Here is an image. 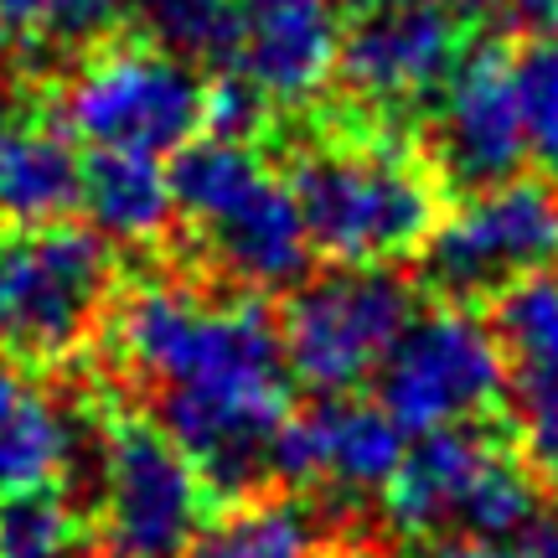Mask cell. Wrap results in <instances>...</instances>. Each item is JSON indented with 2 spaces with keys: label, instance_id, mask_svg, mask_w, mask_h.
Masks as SVG:
<instances>
[{
  "label": "cell",
  "instance_id": "cell-21",
  "mask_svg": "<svg viewBox=\"0 0 558 558\" xmlns=\"http://www.w3.org/2000/svg\"><path fill=\"white\" fill-rule=\"evenodd\" d=\"M507 78H512V99H518L527 150L558 160V37L522 41L518 52L507 58Z\"/></svg>",
  "mask_w": 558,
  "mask_h": 558
},
{
  "label": "cell",
  "instance_id": "cell-3",
  "mask_svg": "<svg viewBox=\"0 0 558 558\" xmlns=\"http://www.w3.org/2000/svg\"><path fill=\"white\" fill-rule=\"evenodd\" d=\"M114 352L156 393L290 373L259 295L213 300L181 279H140L114 305Z\"/></svg>",
  "mask_w": 558,
  "mask_h": 558
},
{
  "label": "cell",
  "instance_id": "cell-26",
  "mask_svg": "<svg viewBox=\"0 0 558 558\" xmlns=\"http://www.w3.org/2000/svg\"><path fill=\"white\" fill-rule=\"evenodd\" d=\"M522 16L543 26V37H558V0H522Z\"/></svg>",
  "mask_w": 558,
  "mask_h": 558
},
{
  "label": "cell",
  "instance_id": "cell-12",
  "mask_svg": "<svg viewBox=\"0 0 558 558\" xmlns=\"http://www.w3.org/2000/svg\"><path fill=\"white\" fill-rule=\"evenodd\" d=\"M403 456H409V435L378 403L320 399L311 414L284 424L275 476L316 486L326 497H373V492L383 497Z\"/></svg>",
  "mask_w": 558,
  "mask_h": 558
},
{
  "label": "cell",
  "instance_id": "cell-27",
  "mask_svg": "<svg viewBox=\"0 0 558 558\" xmlns=\"http://www.w3.org/2000/svg\"><path fill=\"white\" fill-rule=\"evenodd\" d=\"M522 558H558V527H533V543Z\"/></svg>",
  "mask_w": 558,
  "mask_h": 558
},
{
  "label": "cell",
  "instance_id": "cell-20",
  "mask_svg": "<svg viewBox=\"0 0 558 558\" xmlns=\"http://www.w3.org/2000/svg\"><path fill=\"white\" fill-rule=\"evenodd\" d=\"M83 518L62 492H21L0 501V558H73Z\"/></svg>",
  "mask_w": 558,
  "mask_h": 558
},
{
  "label": "cell",
  "instance_id": "cell-25",
  "mask_svg": "<svg viewBox=\"0 0 558 558\" xmlns=\"http://www.w3.org/2000/svg\"><path fill=\"white\" fill-rule=\"evenodd\" d=\"M429 558H522L507 543H481V538H445Z\"/></svg>",
  "mask_w": 558,
  "mask_h": 558
},
{
  "label": "cell",
  "instance_id": "cell-18",
  "mask_svg": "<svg viewBox=\"0 0 558 558\" xmlns=\"http://www.w3.org/2000/svg\"><path fill=\"white\" fill-rule=\"evenodd\" d=\"M83 213L104 243L145 248L177 218L171 171L156 156H94L83 166Z\"/></svg>",
  "mask_w": 558,
  "mask_h": 558
},
{
  "label": "cell",
  "instance_id": "cell-5",
  "mask_svg": "<svg viewBox=\"0 0 558 558\" xmlns=\"http://www.w3.org/2000/svg\"><path fill=\"white\" fill-rule=\"evenodd\" d=\"M207 88L186 58L156 41H120L99 47L78 62V73L62 88V130L94 145V156H166L192 145Z\"/></svg>",
  "mask_w": 558,
  "mask_h": 558
},
{
  "label": "cell",
  "instance_id": "cell-19",
  "mask_svg": "<svg viewBox=\"0 0 558 558\" xmlns=\"http://www.w3.org/2000/svg\"><path fill=\"white\" fill-rule=\"evenodd\" d=\"M181 558H326V527L300 501H248L207 522Z\"/></svg>",
  "mask_w": 558,
  "mask_h": 558
},
{
  "label": "cell",
  "instance_id": "cell-22",
  "mask_svg": "<svg viewBox=\"0 0 558 558\" xmlns=\"http://www.w3.org/2000/svg\"><path fill=\"white\" fill-rule=\"evenodd\" d=\"M233 5L239 0H140L156 47L177 58H222L233 37Z\"/></svg>",
  "mask_w": 558,
  "mask_h": 558
},
{
  "label": "cell",
  "instance_id": "cell-9",
  "mask_svg": "<svg viewBox=\"0 0 558 558\" xmlns=\"http://www.w3.org/2000/svg\"><path fill=\"white\" fill-rule=\"evenodd\" d=\"M207 481L160 424L120 418L99 439L104 558H181L207 527Z\"/></svg>",
  "mask_w": 558,
  "mask_h": 558
},
{
  "label": "cell",
  "instance_id": "cell-17",
  "mask_svg": "<svg viewBox=\"0 0 558 558\" xmlns=\"http://www.w3.org/2000/svg\"><path fill=\"white\" fill-rule=\"evenodd\" d=\"M83 202L78 140L52 120H0V222L52 228Z\"/></svg>",
  "mask_w": 558,
  "mask_h": 558
},
{
  "label": "cell",
  "instance_id": "cell-8",
  "mask_svg": "<svg viewBox=\"0 0 558 558\" xmlns=\"http://www.w3.org/2000/svg\"><path fill=\"white\" fill-rule=\"evenodd\" d=\"M507 393V352L481 316L439 305L409 320L399 347L378 367V409L403 435L471 429Z\"/></svg>",
  "mask_w": 558,
  "mask_h": 558
},
{
  "label": "cell",
  "instance_id": "cell-2",
  "mask_svg": "<svg viewBox=\"0 0 558 558\" xmlns=\"http://www.w3.org/2000/svg\"><path fill=\"white\" fill-rule=\"evenodd\" d=\"M177 213L202 233L207 254L248 295L290 290L305 279L311 239L300 222L290 181L269 171V160L248 140H192L171 166Z\"/></svg>",
  "mask_w": 558,
  "mask_h": 558
},
{
  "label": "cell",
  "instance_id": "cell-30",
  "mask_svg": "<svg viewBox=\"0 0 558 558\" xmlns=\"http://www.w3.org/2000/svg\"><path fill=\"white\" fill-rule=\"evenodd\" d=\"M0 73H5V26H0Z\"/></svg>",
  "mask_w": 558,
  "mask_h": 558
},
{
  "label": "cell",
  "instance_id": "cell-7",
  "mask_svg": "<svg viewBox=\"0 0 558 558\" xmlns=\"http://www.w3.org/2000/svg\"><path fill=\"white\" fill-rule=\"evenodd\" d=\"M418 316L414 284L393 269H331L305 279L279 320L284 367L320 399H347L378 378L388 352Z\"/></svg>",
  "mask_w": 558,
  "mask_h": 558
},
{
  "label": "cell",
  "instance_id": "cell-29",
  "mask_svg": "<svg viewBox=\"0 0 558 558\" xmlns=\"http://www.w3.org/2000/svg\"><path fill=\"white\" fill-rule=\"evenodd\" d=\"M460 5H471V11H522V0H460Z\"/></svg>",
  "mask_w": 558,
  "mask_h": 558
},
{
  "label": "cell",
  "instance_id": "cell-4",
  "mask_svg": "<svg viewBox=\"0 0 558 558\" xmlns=\"http://www.w3.org/2000/svg\"><path fill=\"white\" fill-rule=\"evenodd\" d=\"M383 518L409 538L465 533L481 543H507L533 533L538 481L492 435L445 429L409 445L393 481L383 486Z\"/></svg>",
  "mask_w": 558,
  "mask_h": 558
},
{
  "label": "cell",
  "instance_id": "cell-16",
  "mask_svg": "<svg viewBox=\"0 0 558 558\" xmlns=\"http://www.w3.org/2000/svg\"><path fill=\"white\" fill-rule=\"evenodd\" d=\"M497 337L507 352V388L518 403L527 450L558 471V275L527 279L501 295Z\"/></svg>",
  "mask_w": 558,
  "mask_h": 558
},
{
  "label": "cell",
  "instance_id": "cell-10",
  "mask_svg": "<svg viewBox=\"0 0 558 558\" xmlns=\"http://www.w3.org/2000/svg\"><path fill=\"white\" fill-rule=\"evenodd\" d=\"M558 269V192L548 181L512 177L471 192L435 222L424 243V275L445 295H507Z\"/></svg>",
  "mask_w": 558,
  "mask_h": 558
},
{
  "label": "cell",
  "instance_id": "cell-23",
  "mask_svg": "<svg viewBox=\"0 0 558 558\" xmlns=\"http://www.w3.org/2000/svg\"><path fill=\"white\" fill-rule=\"evenodd\" d=\"M130 0H0V26L41 41H83L114 26Z\"/></svg>",
  "mask_w": 558,
  "mask_h": 558
},
{
  "label": "cell",
  "instance_id": "cell-13",
  "mask_svg": "<svg viewBox=\"0 0 558 558\" xmlns=\"http://www.w3.org/2000/svg\"><path fill=\"white\" fill-rule=\"evenodd\" d=\"M527 135L518 120V99H512V78H507V52L497 47H476L471 58H460L456 78L445 83V99L435 114V160L439 171L465 186V192H486L501 186L522 171Z\"/></svg>",
  "mask_w": 558,
  "mask_h": 558
},
{
  "label": "cell",
  "instance_id": "cell-15",
  "mask_svg": "<svg viewBox=\"0 0 558 558\" xmlns=\"http://www.w3.org/2000/svg\"><path fill=\"white\" fill-rule=\"evenodd\" d=\"M83 456V414L26 362L0 357V501L58 492Z\"/></svg>",
  "mask_w": 558,
  "mask_h": 558
},
{
  "label": "cell",
  "instance_id": "cell-24",
  "mask_svg": "<svg viewBox=\"0 0 558 558\" xmlns=\"http://www.w3.org/2000/svg\"><path fill=\"white\" fill-rule=\"evenodd\" d=\"M269 120V104L248 88L243 78H222L218 88H207V114L202 124L218 140H254Z\"/></svg>",
  "mask_w": 558,
  "mask_h": 558
},
{
  "label": "cell",
  "instance_id": "cell-11",
  "mask_svg": "<svg viewBox=\"0 0 558 558\" xmlns=\"http://www.w3.org/2000/svg\"><path fill=\"white\" fill-rule=\"evenodd\" d=\"M341 41L337 0H239L222 58L264 104L295 109L341 73Z\"/></svg>",
  "mask_w": 558,
  "mask_h": 558
},
{
  "label": "cell",
  "instance_id": "cell-6",
  "mask_svg": "<svg viewBox=\"0 0 558 558\" xmlns=\"http://www.w3.org/2000/svg\"><path fill=\"white\" fill-rule=\"evenodd\" d=\"M114 290L109 243L94 228L52 222L0 239V357L58 362L78 352Z\"/></svg>",
  "mask_w": 558,
  "mask_h": 558
},
{
  "label": "cell",
  "instance_id": "cell-1",
  "mask_svg": "<svg viewBox=\"0 0 558 558\" xmlns=\"http://www.w3.org/2000/svg\"><path fill=\"white\" fill-rule=\"evenodd\" d=\"M311 254L341 269H388L424 254L439 222L435 177L393 140H320L290 171Z\"/></svg>",
  "mask_w": 558,
  "mask_h": 558
},
{
  "label": "cell",
  "instance_id": "cell-28",
  "mask_svg": "<svg viewBox=\"0 0 558 558\" xmlns=\"http://www.w3.org/2000/svg\"><path fill=\"white\" fill-rule=\"evenodd\" d=\"M347 5H357L362 16H378V11H399V5H414V0H347Z\"/></svg>",
  "mask_w": 558,
  "mask_h": 558
},
{
  "label": "cell",
  "instance_id": "cell-14",
  "mask_svg": "<svg viewBox=\"0 0 558 558\" xmlns=\"http://www.w3.org/2000/svg\"><path fill=\"white\" fill-rule=\"evenodd\" d=\"M460 58V21L435 0H414L399 11L362 16L347 32L341 78L378 109H403L456 78Z\"/></svg>",
  "mask_w": 558,
  "mask_h": 558
}]
</instances>
